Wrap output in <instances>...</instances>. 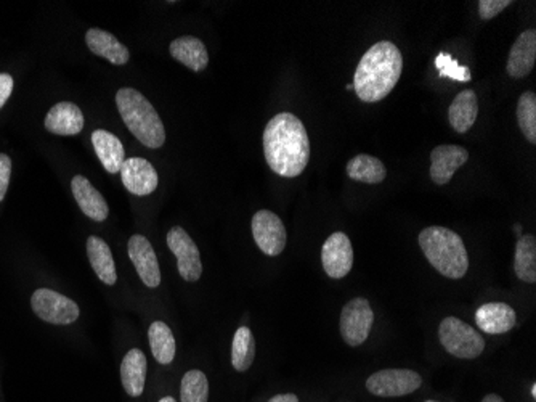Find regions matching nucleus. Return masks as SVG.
Returning a JSON list of instances; mask_svg holds the SVG:
<instances>
[{
	"mask_svg": "<svg viewBox=\"0 0 536 402\" xmlns=\"http://www.w3.org/2000/svg\"><path fill=\"white\" fill-rule=\"evenodd\" d=\"M264 153L265 162L278 176H300L310 158V141L302 121L293 113H279L268 121Z\"/></svg>",
	"mask_w": 536,
	"mask_h": 402,
	"instance_id": "f257e3e1",
	"label": "nucleus"
},
{
	"mask_svg": "<svg viewBox=\"0 0 536 402\" xmlns=\"http://www.w3.org/2000/svg\"><path fill=\"white\" fill-rule=\"evenodd\" d=\"M404 70V57L395 44L381 41L363 55L356 66L354 91L358 99L366 103H376L385 99Z\"/></svg>",
	"mask_w": 536,
	"mask_h": 402,
	"instance_id": "f03ea898",
	"label": "nucleus"
},
{
	"mask_svg": "<svg viewBox=\"0 0 536 402\" xmlns=\"http://www.w3.org/2000/svg\"><path fill=\"white\" fill-rule=\"evenodd\" d=\"M419 247L432 268L442 276L458 280L466 276L469 256L463 239L446 227L431 226L419 233Z\"/></svg>",
	"mask_w": 536,
	"mask_h": 402,
	"instance_id": "7ed1b4c3",
	"label": "nucleus"
},
{
	"mask_svg": "<svg viewBox=\"0 0 536 402\" xmlns=\"http://www.w3.org/2000/svg\"><path fill=\"white\" fill-rule=\"evenodd\" d=\"M116 105L127 129L137 137V141L148 149H161L164 145L166 129L160 114L145 95L131 87H122L116 93Z\"/></svg>",
	"mask_w": 536,
	"mask_h": 402,
	"instance_id": "20e7f679",
	"label": "nucleus"
},
{
	"mask_svg": "<svg viewBox=\"0 0 536 402\" xmlns=\"http://www.w3.org/2000/svg\"><path fill=\"white\" fill-rule=\"evenodd\" d=\"M439 338L446 353L460 359H475L485 349V339L473 327L458 318H446L439 327Z\"/></svg>",
	"mask_w": 536,
	"mask_h": 402,
	"instance_id": "39448f33",
	"label": "nucleus"
},
{
	"mask_svg": "<svg viewBox=\"0 0 536 402\" xmlns=\"http://www.w3.org/2000/svg\"><path fill=\"white\" fill-rule=\"evenodd\" d=\"M423 377L410 368H385L371 375L366 389L379 397H400L421 388Z\"/></svg>",
	"mask_w": 536,
	"mask_h": 402,
	"instance_id": "423d86ee",
	"label": "nucleus"
},
{
	"mask_svg": "<svg viewBox=\"0 0 536 402\" xmlns=\"http://www.w3.org/2000/svg\"><path fill=\"white\" fill-rule=\"evenodd\" d=\"M35 316L54 325H70L79 319V306L73 299L49 289H35L31 298Z\"/></svg>",
	"mask_w": 536,
	"mask_h": 402,
	"instance_id": "0eeeda50",
	"label": "nucleus"
},
{
	"mask_svg": "<svg viewBox=\"0 0 536 402\" xmlns=\"http://www.w3.org/2000/svg\"><path fill=\"white\" fill-rule=\"evenodd\" d=\"M375 322V314L368 299L356 298L348 301L341 312L342 339L348 346H360L368 339Z\"/></svg>",
	"mask_w": 536,
	"mask_h": 402,
	"instance_id": "6e6552de",
	"label": "nucleus"
},
{
	"mask_svg": "<svg viewBox=\"0 0 536 402\" xmlns=\"http://www.w3.org/2000/svg\"><path fill=\"white\" fill-rule=\"evenodd\" d=\"M168 247L177 258V269L181 279L187 282H198L202 276L201 254L185 229L175 226L169 230Z\"/></svg>",
	"mask_w": 536,
	"mask_h": 402,
	"instance_id": "1a4fd4ad",
	"label": "nucleus"
},
{
	"mask_svg": "<svg viewBox=\"0 0 536 402\" xmlns=\"http://www.w3.org/2000/svg\"><path fill=\"white\" fill-rule=\"evenodd\" d=\"M252 235L262 253L278 256L286 248V229L283 221L272 211H258L252 218Z\"/></svg>",
	"mask_w": 536,
	"mask_h": 402,
	"instance_id": "9d476101",
	"label": "nucleus"
},
{
	"mask_svg": "<svg viewBox=\"0 0 536 402\" xmlns=\"http://www.w3.org/2000/svg\"><path fill=\"white\" fill-rule=\"evenodd\" d=\"M323 269L331 279H344L354 266L352 241L344 232H335L327 237L321 248Z\"/></svg>",
	"mask_w": 536,
	"mask_h": 402,
	"instance_id": "9b49d317",
	"label": "nucleus"
},
{
	"mask_svg": "<svg viewBox=\"0 0 536 402\" xmlns=\"http://www.w3.org/2000/svg\"><path fill=\"white\" fill-rule=\"evenodd\" d=\"M127 251L141 282L145 283L148 289H158L161 285L160 262L147 237L139 233L132 235L127 243Z\"/></svg>",
	"mask_w": 536,
	"mask_h": 402,
	"instance_id": "f8f14e48",
	"label": "nucleus"
},
{
	"mask_svg": "<svg viewBox=\"0 0 536 402\" xmlns=\"http://www.w3.org/2000/svg\"><path fill=\"white\" fill-rule=\"evenodd\" d=\"M119 174L127 191L137 197L151 195L158 187V172L153 164L143 158H129Z\"/></svg>",
	"mask_w": 536,
	"mask_h": 402,
	"instance_id": "ddd939ff",
	"label": "nucleus"
},
{
	"mask_svg": "<svg viewBox=\"0 0 536 402\" xmlns=\"http://www.w3.org/2000/svg\"><path fill=\"white\" fill-rule=\"evenodd\" d=\"M469 160L466 149L460 145H439L432 150L431 177L434 184L445 185L452 181L454 172Z\"/></svg>",
	"mask_w": 536,
	"mask_h": 402,
	"instance_id": "4468645a",
	"label": "nucleus"
},
{
	"mask_svg": "<svg viewBox=\"0 0 536 402\" xmlns=\"http://www.w3.org/2000/svg\"><path fill=\"white\" fill-rule=\"evenodd\" d=\"M536 62V31L529 29L515 39L508 58V74L511 78H527Z\"/></svg>",
	"mask_w": 536,
	"mask_h": 402,
	"instance_id": "2eb2a0df",
	"label": "nucleus"
},
{
	"mask_svg": "<svg viewBox=\"0 0 536 402\" xmlns=\"http://www.w3.org/2000/svg\"><path fill=\"white\" fill-rule=\"evenodd\" d=\"M71 191L76 198L77 205L87 218L95 222H103L110 214V208L105 198L91 184V181L84 176L73 177Z\"/></svg>",
	"mask_w": 536,
	"mask_h": 402,
	"instance_id": "dca6fc26",
	"label": "nucleus"
},
{
	"mask_svg": "<svg viewBox=\"0 0 536 402\" xmlns=\"http://www.w3.org/2000/svg\"><path fill=\"white\" fill-rule=\"evenodd\" d=\"M515 322V310L506 303L482 304L475 312V324L488 335L508 333L514 328Z\"/></svg>",
	"mask_w": 536,
	"mask_h": 402,
	"instance_id": "f3484780",
	"label": "nucleus"
},
{
	"mask_svg": "<svg viewBox=\"0 0 536 402\" xmlns=\"http://www.w3.org/2000/svg\"><path fill=\"white\" fill-rule=\"evenodd\" d=\"M45 129L56 135H77L84 129V114L71 102L52 106L45 116Z\"/></svg>",
	"mask_w": 536,
	"mask_h": 402,
	"instance_id": "a211bd4d",
	"label": "nucleus"
},
{
	"mask_svg": "<svg viewBox=\"0 0 536 402\" xmlns=\"http://www.w3.org/2000/svg\"><path fill=\"white\" fill-rule=\"evenodd\" d=\"M85 43L98 57L105 58L110 64L122 66L129 62L131 54L124 44L119 43L114 35L103 29L92 28L85 34Z\"/></svg>",
	"mask_w": 536,
	"mask_h": 402,
	"instance_id": "6ab92c4d",
	"label": "nucleus"
},
{
	"mask_svg": "<svg viewBox=\"0 0 536 402\" xmlns=\"http://www.w3.org/2000/svg\"><path fill=\"white\" fill-rule=\"evenodd\" d=\"M92 143L106 172L110 174L119 172L126 162V152L118 137L103 129H97L92 132Z\"/></svg>",
	"mask_w": 536,
	"mask_h": 402,
	"instance_id": "aec40b11",
	"label": "nucleus"
},
{
	"mask_svg": "<svg viewBox=\"0 0 536 402\" xmlns=\"http://www.w3.org/2000/svg\"><path fill=\"white\" fill-rule=\"evenodd\" d=\"M171 55L179 64H185L190 70L202 71L210 64V54L201 39L193 35H183L171 43Z\"/></svg>",
	"mask_w": 536,
	"mask_h": 402,
	"instance_id": "412c9836",
	"label": "nucleus"
},
{
	"mask_svg": "<svg viewBox=\"0 0 536 402\" xmlns=\"http://www.w3.org/2000/svg\"><path fill=\"white\" fill-rule=\"evenodd\" d=\"M147 358L140 349H131L124 356L121 364V380L126 393L132 397H139L145 389L147 380Z\"/></svg>",
	"mask_w": 536,
	"mask_h": 402,
	"instance_id": "4be33fe9",
	"label": "nucleus"
},
{
	"mask_svg": "<svg viewBox=\"0 0 536 402\" xmlns=\"http://www.w3.org/2000/svg\"><path fill=\"white\" fill-rule=\"evenodd\" d=\"M477 114H479V102H477V95L471 89L458 93L448 108L450 124L460 134H464L473 126Z\"/></svg>",
	"mask_w": 536,
	"mask_h": 402,
	"instance_id": "5701e85b",
	"label": "nucleus"
},
{
	"mask_svg": "<svg viewBox=\"0 0 536 402\" xmlns=\"http://www.w3.org/2000/svg\"><path fill=\"white\" fill-rule=\"evenodd\" d=\"M87 256L98 279L112 287L118 280V274H116V266H114L112 250L108 247V243L102 240L100 237L92 235L87 239Z\"/></svg>",
	"mask_w": 536,
	"mask_h": 402,
	"instance_id": "b1692460",
	"label": "nucleus"
},
{
	"mask_svg": "<svg viewBox=\"0 0 536 402\" xmlns=\"http://www.w3.org/2000/svg\"><path fill=\"white\" fill-rule=\"evenodd\" d=\"M148 338H150V348L154 359L158 360L161 366H169L175 359L177 345H175L174 333L169 328L168 324L161 320L153 322L150 325Z\"/></svg>",
	"mask_w": 536,
	"mask_h": 402,
	"instance_id": "393cba45",
	"label": "nucleus"
},
{
	"mask_svg": "<svg viewBox=\"0 0 536 402\" xmlns=\"http://www.w3.org/2000/svg\"><path fill=\"white\" fill-rule=\"evenodd\" d=\"M346 171L350 179L363 184H379L387 176L385 166L376 156L356 155L347 162Z\"/></svg>",
	"mask_w": 536,
	"mask_h": 402,
	"instance_id": "a878e982",
	"label": "nucleus"
},
{
	"mask_svg": "<svg viewBox=\"0 0 536 402\" xmlns=\"http://www.w3.org/2000/svg\"><path fill=\"white\" fill-rule=\"evenodd\" d=\"M514 272L522 282H536V239L522 235L515 245Z\"/></svg>",
	"mask_w": 536,
	"mask_h": 402,
	"instance_id": "bb28decb",
	"label": "nucleus"
},
{
	"mask_svg": "<svg viewBox=\"0 0 536 402\" xmlns=\"http://www.w3.org/2000/svg\"><path fill=\"white\" fill-rule=\"evenodd\" d=\"M256 359V339L248 327H239L231 345V366L237 372H248Z\"/></svg>",
	"mask_w": 536,
	"mask_h": 402,
	"instance_id": "cd10ccee",
	"label": "nucleus"
},
{
	"mask_svg": "<svg viewBox=\"0 0 536 402\" xmlns=\"http://www.w3.org/2000/svg\"><path fill=\"white\" fill-rule=\"evenodd\" d=\"M210 381L201 370H190L180 383V402H208Z\"/></svg>",
	"mask_w": 536,
	"mask_h": 402,
	"instance_id": "c85d7f7f",
	"label": "nucleus"
},
{
	"mask_svg": "<svg viewBox=\"0 0 536 402\" xmlns=\"http://www.w3.org/2000/svg\"><path fill=\"white\" fill-rule=\"evenodd\" d=\"M517 120L523 137L530 143H536V95L525 93L517 102Z\"/></svg>",
	"mask_w": 536,
	"mask_h": 402,
	"instance_id": "c756f323",
	"label": "nucleus"
},
{
	"mask_svg": "<svg viewBox=\"0 0 536 402\" xmlns=\"http://www.w3.org/2000/svg\"><path fill=\"white\" fill-rule=\"evenodd\" d=\"M435 66L439 68L440 76L443 78L454 79V81H461V83H467L471 81V73L464 66H461L456 60H453L450 55L446 54H440L439 57L435 58Z\"/></svg>",
	"mask_w": 536,
	"mask_h": 402,
	"instance_id": "7c9ffc66",
	"label": "nucleus"
},
{
	"mask_svg": "<svg viewBox=\"0 0 536 402\" xmlns=\"http://www.w3.org/2000/svg\"><path fill=\"white\" fill-rule=\"evenodd\" d=\"M512 2L511 0H481L479 2V15L482 20H493L496 15L502 14L504 8H508Z\"/></svg>",
	"mask_w": 536,
	"mask_h": 402,
	"instance_id": "2f4dec72",
	"label": "nucleus"
},
{
	"mask_svg": "<svg viewBox=\"0 0 536 402\" xmlns=\"http://www.w3.org/2000/svg\"><path fill=\"white\" fill-rule=\"evenodd\" d=\"M12 177V160L5 153H0V201L5 198Z\"/></svg>",
	"mask_w": 536,
	"mask_h": 402,
	"instance_id": "473e14b6",
	"label": "nucleus"
},
{
	"mask_svg": "<svg viewBox=\"0 0 536 402\" xmlns=\"http://www.w3.org/2000/svg\"><path fill=\"white\" fill-rule=\"evenodd\" d=\"M12 93H14V78L7 73H2L0 74V108L7 103Z\"/></svg>",
	"mask_w": 536,
	"mask_h": 402,
	"instance_id": "72a5a7b5",
	"label": "nucleus"
},
{
	"mask_svg": "<svg viewBox=\"0 0 536 402\" xmlns=\"http://www.w3.org/2000/svg\"><path fill=\"white\" fill-rule=\"evenodd\" d=\"M268 402H299V397L293 395V393H287V395L273 396L272 399Z\"/></svg>",
	"mask_w": 536,
	"mask_h": 402,
	"instance_id": "f704fd0d",
	"label": "nucleus"
},
{
	"mask_svg": "<svg viewBox=\"0 0 536 402\" xmlns=\"http://www.w3.org/2000/svg\"><path fill=\"white\" fill-rule=\"evenodd\" d=\"M482 402H506L502 399V396L498 395H487L483 397V401Z\"/></svg>",
	"mask_w": 536,
	"mask_h": 402,
	"instance_id": "c9c22d12",
	"label": "nucleus"
},
{
	"mask_svg": "<svg viewBox=\"0 0 536 402\" xmlns=\"http://www.w3.org/2000/svg\"><path fill=\"white\" fill-rule=\"evenodd\" d=\"M160 402H177L175 401L174 397H171V396H166V397H162Z\"/></svg>",
	"mask_w": 536,
	"mask_h": 402,
	"instance_id": "e433bc0d",
	"label": "nucleus"
},
{
	"mask_svg": "<svg viewBox=\"0 0 536 402\" xmlns=\"http://www.w3.org/2000/svg\"><path fill=\"white\" fill-rule=\"evenodd\" d=\"M531 396H533V397H536V385H533V387H531Z\"/></svg>",
	"mask_w": 536,
	"mask_h": 402,
	"instance_id": "4c0bfd02",
	"label": "nucleus"
},
{
	"mask_svg": "<svg viewBox=\"0 0 536 402\" xmlns=\"http://www.w3.org/2000/svg\"><path fill=\"white\" fill-rule=\"evenodd\" d=\"M347 91H354V84H348Z\"/></svg>",
	"mask_w": 536,
	"mask_h": 402,
	"instance_id": "58836bf2",
	"label": "nucleus"
},
{
	"mask_svg": "<svg viewBox=\"0 0 536 402\" xmlns=\"http://www.w3.org/2000/svg\"><path fill=\"white\" fill-rule=\"evenodd\" d=\"M425 402H437V401H425Z\"/></svg>",
	"mask_w": 536,
	"mask_h": 402,
	"instance_id": "ea45409f",
	"label": "nucleus"
}]
</instances>
